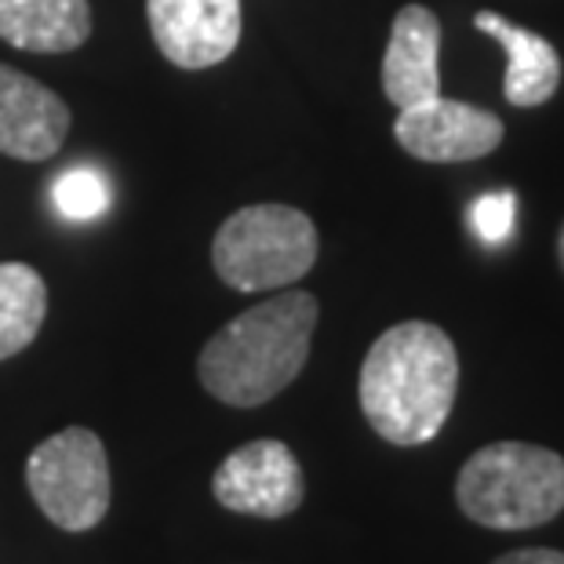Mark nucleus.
I'll return each instance as SVG.
<instances>
[{"mask_svg":"<svg viewBox=\"0 0 564 564\" xmlns=\"http://www.w3.org/2000/svg\"><path fill=\"white\" fill-rule=\"evenodd\" d=\"M158 52L178 69H208L241 41V0H147Z\"/></svg>","mask_w":564,"mask_h":564,"instance_id":"8","label":"nucleus"},{"mask_svg":"<svg viewBox=\"0 0 564 564\" xmlns=\"http://www.w3.org/2000/svg\"><path fill=\"white\" fill-rule=\"evenodd\" d=\"M69 106L19 69L0 63V153L15 161H52L66 142Z\"/></svg>","mask_w":564,"mask_h":564,"instance_id":"9","label":"nucleus"},{"mask_svg":"<svg viewBox=\"0 0 564 564\" xmlns=\"http://www.w3.org/2000/svg\"><path fill=\"white\" fill-rule=\"evenodd\" d=\"M491 564H564V550H550V546L510 550V554L496 557Z\"/></svg>","mask_w":564,"mask_h":564,"instance_id":"16","label":"nucleus"},{"mask_svg":"<svg viewBox=\"0 0 564 564\" xmlns=\"http://www.w3.org/2000/svg\"><path fill=\"white\" fill-rule=\"evenodd\" d=\"M47 317V284L26 262H0V361L22 354Z\"/></svg>","mask_w":564,"mask_h":564,"instance_id":"13","label":"nucleus"},{"mask_svg":"<svg viewBox=\"0 0 564 564\" xmlns=\"http://www.w3.org/2000/svg\"><path fill=\"white\" fill-rule=\"evenodd\" d=\"M26 488L63 532H88L110 510V459L95 430L69 426L41 441L26 459Z\"/></svg>","mask_w":564,"mask_h":564,"instance_id":"5","label":"nucleus"},{"mask_svg":"<svg viewBox=\"0 0 564 564\" xmlns=\"http://www.w3.org/2000/svg\"><path fill=\"white\" fill-rule=\"evenodd\" d=\"M474 26L488 33V37H496L502 52H507L502 95H507L510 106L532 110V106H543L554 99L557 84H561V55L554 44L532 30L513 26L499 11H477Z\"/></svg>","mask_w":564,"mask_h":564,"instance_id":"11","label":"nucleus"},{"mask_svg":"<svg viewBox=\"0 0 564 564\" xmlns=\"http://www.w3.org/2000/svg\"><path fill=\"white\" fill-rule=\"evenodd\" d=\"M52 200L55 212L69 223H91L99 215L110 212L113 189L110 183L95 172V167H66L63 175L52 183Z\"/></svg>","mask_w":564,"mask_h":564,"instance_id":"14","label":"nucleus"},{"mask_svg":"<svg viewBox=\"0 0 564 564\" xmlns=\"http://www.w3.org/2000/svg\"><path fill=\"white\" fill-rule=\"evenodd\" d=\"M317 226L292 204H248L212 241V267L234 292H273L303 281L317 262Z\"/></svg>","mask_w":564,"mask_h":564,"instance_id":"4","label":"nucleus"},{"mask_svg":"<svg viewBox=\"0 0 564 564\" xmlns=\"http://www.w3.org/2000/svg\"><path fill=\"white\" fill-rule=\"evenodd\" d=\"M557 259H561V270H564V226H561V234H557Z\"/></svg>","mask_w":564,"mask_h":564,"instance_id":"17","label":"nucleus"},{"mask_svg":"<svg viewBox=\"0 0 564 564\" xmlns=\"http://www.w3.org/2000/svg\"><path fill=\"white\" fill-rule=\"evenodd\" d=\"M455 502L474 524L496 532L543 528L564 510V459L528 441L485 444L463 463Z\"/></svg>","mask_w":564,"mask_h":564,"instance_id":"3","label":"nucleus"},{"mask_svg":"<svg viewBox=\"0 0 564 564\" xmlns=\"http://www.w3.org/2000/svg\"><path fill=\"white\" fill-rule=\"evenodd\" d=\"M441 22L426 4H404L390 26L382 55V95L408 110L441 95Z\"/></svg>","mask_w":564,"mask_h":564,"instance_id":"10","label":"nucleus"},{"mask_svg":"<svg viewBox=\"0 0 564 564\" xmlns=\"http://www.w3.org/2000/svg\"><path fill=\"white\" fill-rule=\"evenodd\" d=\"M502 135L507 128H502L499 113L474 102L444 99V95L408 106L393 121V139L401 142V150L430 164L481 161L499 150Z\"/></svg>","mask_w":564,"mask_h":564,"instance_id":"7","label":"nucleus"},{"mask_svg":"<svg viewBox=\"0 0 564 564\" xmlns=\"http://www.w3.org/2000/svg\"><path fill=\"white\" fill-rule=\"evenodd\" d=\"M88 37V0H0V41L19 52L66 55Z\"/></svg>","mask_w":564,"mask_h":564,"instance_id":"12","label":"nucleus"},{"mask_svg":"<svg viewBox=\"0 0 564 564\" xmlns=\"http://www.w3.org/2000/svg\"><path fill=\"white\" fill-rule=\"evenodd\" d=\"M513 219H518V197H513L510 189L485 194L481 200H474V208H470V226L485 245L507 241L513 230Z\"/></svg>","mask_w":564,"mask_h":564,"instance_id":"15","label":"nucleus"},{"mask_svg":"<svg viewBox=\"0 0 564 564\" xmlns=\"http://www.w3.org/2000/svg\"><path fill=\"white\" fill-rule=\"evenodd\" d=\"M361 412L382 441L415 448L434 441L459 393V354L430 321H401L371 343L361 365Z\"/></svg>","mask_w":564,"mask_h":564,"instance_id":"1","label":"nucleus"},{"mask_svg":"<svg viewBox=\"0 0 564 564\" xmlns=\"http://www.w3.org/2000/svg\"><path fill=\"white\" fill-rule=\"evenodd\" d=\"M212 496L234 513L278 521L303 507V466L284 441H248L219 463L212 477Z\"/></svg>","mask_w":564,"mask_h":564,"instance_id":"6","label":"nucleus"},{"mask_svg":"<svg viewBox=\"0 0 564 564\" xmlns=\"http://www.w3.org/2000/svg\"><path fill=\"white\" fill-rule=\"evenodd\" d=\"M321 306L310 292H281L237 314L204 343L200 387L230 408H259L278 398L306 368Z\"/></svg>","mask_w":564,"mask_h":564,"instance_id":"2","label":"nucleus"}]
</instances>
